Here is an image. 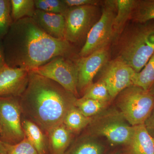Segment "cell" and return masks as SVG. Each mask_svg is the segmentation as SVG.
I'll return each mask as SVG.
<instances>
[{
  "instance_id": "1",
  "label": "cell",
  "mask_w": 154,
  "mask_h": 154,
  "mask_svg": "<svg viewBox=\"0 0 154 154\" xmlns=\"http://www.w3.org/2000/svg\"><path fill=\"white\" fill-rule=\"evenodd\" d=\"M2 42L6 64L29 71L57 57L72 58L75 54L72 44L50 36L30 17L13 22Z\"/></svg>"
},
{
  "instance_id": "2",
  "label": "cell",
  "mask_w": 154,
  "mask_h": 154,
  "mask_svg": "<svg viewBox=\"0 0 154 154\" xmlns=\"http://www.w3.org/2000/svg\"><path fill=\"white\" fill-rule=\"evenodd\" d=\"M78 99L54 81L30 71L28 85L19 102L22 114L47 135L63 123Z\"/></svg>"
},
{
  "instance_id": "3",
  "label": "cell",
  "mask_w": 154,
  "mask_h": 154,
  "mask_svg": "<svg viewBox=\"0 0 154 154\" xmlns=\"http://www.w3.org/2000/svg\"><path fill=\"white\" fill-rule=\"evenodd\" d=\"M117 58L138 73L154 52V22L135 23L119 40Z\"/></svg>"
},
{
  "instance_id": "4",
  "label": "cell",
  "mask_w": 154,
  "mask_h": 154,
  "mask_svg": "<svg viewBox=\"0 0 154 154\" xmlns=\"http://www.w3.org/2000/svg\"><path fill=\"white\" fill-rule=\"evenodd\" d=\"M91 135L104 137L112 146H123L131 138L134 126L128 122L120 111L105 110L93 117L89 125Z\"/></svg>"
},
{
  "instance_id": "5",
  "label": "cell",
  "mask_w": 154,
  "mask_h": 154,
  "mask_svg": "<svg viewBox=\"0 0 154 154\" xmlns=\"http://www.w3.org/2000/svg\"><path fill=\"white\" fill-rule=\"evenodd\" d=\"M116 97L117 107L132 126L144 124L154 108V95L138 86H129Z\"/></svg>"
},
{
  "instance_id": "6",
  "label": "cell",
  "mask_w": 154,
  "mask_h": 154,
  "mask_svg": "<svg viewBox=\"0 0 154 154\" xmlns=\"http://www.w3.org/2000/svg\"><path fill=\"white\" fill-rule=\"evenodd\" d=\"M116 12L115 0L103 2L101 17L88 33L85 42L78 54L79 57H85L108 47V45L115 40L113 22Z\"/></svg>"
},
{
  "instance_id": "7",
  "label": "cell",
  "mask_w": 154,
  "mask_h": 154,
  "mask_svg": "<svg viewBox=\"0 0 154 154\" xmlns=\"http://www.w3.org/2000/svg\"><path fill=\"white\" fill-rule=\"evenodd\" d=\"M22 115L19 97L0 96V140L4 143L13 145L25 138Z\"/></svg>"
},
{
  "instance_id": "8",
  "label": "cell",
  "mask_w": 154,
  "mask_h": 154,
  "mask_svg": "<svg viewBox=\"0 0 154 154\" xmlns=\"http://www.w3.org/2000/svg\"><path fill=\"white\" fill-rule=\"evenodd\" d=\"M30 71L54 81L77 97L79 96L78 70L72 58L57 57Z\"/></svg>"
},
{
  "instance_id": "9",
  "label": "cell",
  "mask_w": 154,
  "mask_h": 154,
  "mask_svg": "<svg viewBox=\"0 0 154 154\" xmlns=\"http://www.w3.org/2000/svg\"><path fill=\"white\" fill-rule=\"evenodd\" d=\"M97 6L87 5L69 8L64 14L65 19V39L71 44L79 43L87 37L95 23Z\"/></svg>"
},
{
  "instance_id": "10",
  "label": "cell",
  "mask_w": 154,
  "mask_h": 154,
  "mask_svg": "<svg viewBox=\"0 0 154 154\" xmlns=\"http://www.w3.org/2000/svg\"><path fill=\"white\" fill-rule=\"evenodd\" d=\"M103 68L100 80L105 83L113 100L124 89L133 85L136 72L119 58L108 61Z\"/></svg>"
},
{
  "instance_id": "11",
  "label": "cell",
  "mask_w": 154,
  "mask_h": 154,
  "mask_svg": "<svg viewBox=\"0 0 154 154\" xmlns=\"http://www.w3.org/2000/svg\"><path fill=\"white\" fill-rule=\"evenodd\" d=\"M108 47L75 60L78 70V91L83 93L93 83L95 75L108 61Z\"/></svg>"
},
{
  "instance_id": "12",
  "label": "cell",
  "mask_w": 154,
  "mask_h": 154,
  "mask_svg": "<svg viewBox=\"0 0 154 154\" xmlns=\"http://www.w3.org/2000/svg\"><path fill=\"white\" fill-rule=\"evenodd\" d=\"M29 71L5 65L0 69V96H22L28 85Z\"/></svg>"
},
{
  "instance_id": "13",
  "label": "cell",
  "mask_w": 154,
  "mask_h": 154,
  "mask_svg": "<svg viewBox=\"0 0 154 154\" xmlns=\"http://www.w3.org/2000/svg\"><path fill=\"white\" fill-rule=\"evenodd\" d=\"M120 154H154V139L143 124L134 126L132 137L122 146Z\"/></svg>"
},
{
  "instance_id": "14",
  "label": "cell",
  "mask_w": 154,
  "mask_h": 154,
  "mask_svg": "<svg viewBox=\"0 0 154 154\" xmlns=\"http://www.w3.org/2000/svg\"><path fill=\"white\" fill-rule=\"evenodd\" d=\"M32 18L50 36L58 39H65V19L63 15L36 9Z\"/></svg>"
},
{
  "instance_id": "15",
  "label": "cell",
  "mask_w": 154,
  "mask_h": 154,
  "mask_svg": "<svg viewBox=\"0 0 154 154\" xmlns=\"http://www.w3.org/2000/svg\"><path fill=\"white\" fill-rule=\"evenodd\" d=\"M50 154H64L71 144L73 133L62 123L48 134Z\"/></svg>"
},
{
  "instance_id": "16",
  "label": "cell",
  "mask_w": 154,
  "mask_h": 154,
  "mask_svg": "<svg viewBox=\"0 0 154 154\" xmlns=\"http://www.w3.org/2000/svg\"><path fill=\"white\" fill-rule=\"evenodd\" d=\"M22 124L25 137L34 146L38 154H48V146L45 134L33 122L22 118Z\"/></svg>"
},
{
  "instance_id": "17",
  "label": "cell",
  "mask_w": 154,
  "mask_h": 154,
  "mask_svg": "<svg viewBox=\"0 0 154 154\" xmlns=\"http://www.w3.org/2000/svg\"><path fill=\"white\" fill-rule=\"evenodd\" d=\"M105 146L92 135L81 138L71 145L64 154H105Z\"/></svg>"
},
{
  "instance_id": "18",
  "label": "cell",
  "mask_w": 154,
  "mask_h": 154,
  "mask_svg": "<svg viewBox=\"0 0 154 154\" xmlns=\"http://www.w3.org/2000/svg\"><path fill=\"white\" fill-rule=\"evenodd\" d=\"M116 13L113 22L114 39L123 32L128 19L131 18L136 0H115Z\"/></svg>"
},
{
  "instance_id": "19",
  "label": "cell",
  "mask_w": 154,
  "mask_h": 154,
  "mask_svg": "<svg viewBox=\"0 0 154 154\" xmlns=\"http://www.w3.org/2000/svg\"><path fill=\"white\" fill-rule=\"evenodd\" d=\"M93 118L84 115L75 106L66 114L63 123L73 134L76 133L88 126Z\"/></svg>"
},
{
  "instance_id": "20",
  "label": "cell",
  "mask_w": 154,
  "mask_h": 154,
  "mask_svg": "<svg viewBox=\"0 0 154 154\" xmlns=\"http://www.w3.org/2000/svg\"><path fill=\"white\" fill-rule=\"evenodd\" d=\"M131 19L140 24L154 20V0H136Z\"/></svg>"
},
{
  "instance_id": "21",
  "label": "cell",
  "mask_w": 154,
  "mask_h": 154,
  "mask_svg": "<svg viewBox=\"0 0 154 154\" xmlns=\"http://www.w3.org/2000/svg\"><path fill=\"white\" fill-rule=\"evenodd\" d=\"M154 85V52L140 72L136 73L133 85L149 91Z\"/></svg>"
},
{
  "instance_id": "22",
  "label": "cell",
  "mask_w": 154,
  "mask_h": 154,
  "mask_svg": "<svg viewBox=\"0 0 154 154\" xmlns=\"http://www.w3.org/2000/svg\"><path fill=\"white\" fill-rule=\"evenodd\" d=\"M109 103L88 98L77 99L76 107L84 115L88 117H93L107 109Z\"/></svg>"
},
{
  "instance_id": "23",
  "label": "cell",
  "mask_w": 154,
  "mask_h": 154,
  "mask_svg": "<svg viewBox=\"0 0 154 154\" xmlns=\"http://www.w3.org/2000/svg\"><path fill=\"white\" fill-rule=\"evenodd\" d=\"M13 22L26 17L32 18L36 8L34 0H11Z\"/></svg>"
},
{
  "instance_id": "24",
  "label": "cell",
  "mask_w": 154,
  "mask_h": 154,
  "mask_svg": "<svg viewBox=\"0 0 154 154\" xmlns=\"http://www.w3.org/2000/svg\"><path fill=\"white\" fill-rule=\"evenodd\" d=\"M82 97L109 103L113 100L105 83L100 79L88 87Z\"/></svg>"
},
{
  "instance_id": "25",
  "label": "cell",
  "mask_w": 154,
  "mask_h": 154,
  "mask_svg": "<svg viewBox=\"0 0 154 154\" xmlns=\"http://www.w3.org/2000/svg\"><path fill=\"white\" fill-rule=\"evenodd\" d=\"M13 22L11 1L0 0V40L2 41Z\"/></svg>"
},
{
  "instance_id": "26",
  "label": "cell",
  "mask_w": 154,
  "mask_h": 154,
  "mask_svg": "<svg viewBox=\"0 0 154 154\" xmlns=\"http://www.w3.org/2000/svg\"><path fill=\"white\" fill-rule=\"evenodd\" d=\"M5 144L7 154H38L34 146L25 137L16 144Z\"/></svg>"
},
{
  "instance_id": "27",
  "label": "cell",
  "mask_w": 154,
  "mask_h": 154,
  "mask_svg": "<svg viewBox=\"0 0 154 154\" xmlns=\"http://www.w3.org/2000/svg\"><path fill=\"white\" fill-rule=\"evenodd\" d=\"M45 2L49 7L50 13L63 16L69 8L63 0H45Z\"/></svg>"
},
{
  "instance_id": "28",
  "label": "cell",
  "mask_w": 154,
  "mask_h": 154,
  "mask_svg": "<svg viewBox=\"0 0 154 154\" xmlns=\"http://www.w3.org/2000/svg\"><path fill=\"white\" fill-rule=\"evenodd\" d=\"M69 8L87 5L98 6L101 2L98 0H63Z\"/></svg>"
},
{
  "instance_id": "29",
  "label": "cell",
  "mask_w": 154,
  "mask_h": 154,
  "mask_svg": "<svg viewBox=\"0 0 154 154\" xmlns=\"http://www.w3.org/2000/svg\"><path fill=\"white\" fill-rule=\"evenodd\" d=\"M143 125L149 134L154 139V108Z\"/></svg>"
},
{
  "instance_id": "30",
  "label": "cell",
  "mask_w": 154,
  "mask_h": 154,
  "mask_svg": "<svg viewBox=\"0 0 154 154\" xmlns=\"http://www.w3.org/2000/svg\"><path fill=\"white\" fill-rule=\"evenodd\" d=\"M6 65L2 41L0 40V69Z\"/></svg>"
},
{
  "instance_id": "31",
  "label": "cell",
  "mask_w": 154,
  "mask_h": 154,
  "mask_svg": "<svg viewBox=\"0 0 154 154\" xmlns=\"http://www.w3.org/2000/svg\"><path fill=\"white\" fill-rule=\"evenodd\" d=\"M0 154H7V150H6L5 144L0 140Z\"/></svg>"
},
{
  "instance_id": "32",
  "label": "cell",
  "mask_w": 154,
  "mask_h": 154,
  "mask_svg": "<svg viewBox=\"0 0 154 154\" xmlns=\"http://www.w3.org/2000/svg\"><path fill=\"white\" fill-rule=\"evenodd\" d=\"M107 154H120V149H116Z\"/></svg>"
},
{
  "instance_id": "33",
  "label": "cell",
  "mask_w": 154,
  "mask_h": 154,
  "mask_svg": "<svg viewBox=\"0 0 154 154\" xmlns=\"http://www.w3.org/2000/svg\"><path fill=\"white\" fill-rule=\"evenodd\" d=\"M149 92L151 93V94L154 95V85H153L152 86V88L150 89V90L149 91Z\"/></svg>"
}]
</instances>
